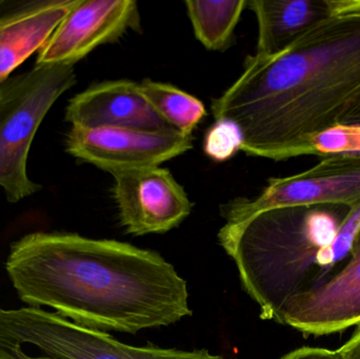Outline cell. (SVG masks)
Wrapping results in <instances>:
<instances>
[{
  "label": "cell",
  "instance_id": "obj_1",
  "mask_svg": "<svg viewBox=\"0 0 360 359\" xmlns=\"http://www.w3.org/2000/svg\"><path fill=\"white\" fill-rule=\"evenodd\" d=\"M6 270L21 301L86 328L135 333L192 315L186 280L153 251L74 233L27 234Z\"/></svg>",
  "mask_w": 360,
  "mask_h": 359
},
{
  "label": "cell",
  "instance_id": "obj_2",
  "mask_svg": "<svg viewBox=\"0 0 360 359\" xmlns=\"http://www.w3.org/2000/svg\"><path fill=\"white\" fill-rule=\"evenodd\" d=\"M360 92V12L330 19L274 56L247 57L243 73L214 99V118L238 124L241 152L266 159L314 155Z\"/></svg>",
  "mask_w": 360,
  "mask_h": 359
},
{
  "label": "cell",
  "instance_id": "obj_3",
  "mask_svg": "<svg viewBox=\"0 0 360 359\" xmlns=\"http://www.w3.org/2000/svg\"><path fill=\"white\" fill-rule=\"evenodd\" d=\"M359 227L360 206L287 207L226 223L218 240L259 306L260 318L276 322L292 299L344 267Z\"/></svg>",
  "mask_w": 360,
  "mask_h": 359
},
{
  "label": "cell",
  "instance_id": "obj_4",
  "mask_svg": "<svg viewBox=\"0 0 360 359\" xmlns=\"http://www.w3.org/2000/svg\"><path fill=\"white\" fill-rule=\"evenodd\" d=\"M0 359H224L207 350L139 348L40 308H0Z\"/></svg>",
  "mask_w": 360,
  "mask_h": 359
},
{
  "label": "cell",
  "instance_id": "obj_5",
  "mask_svg": "<svg viewBox=\"0 0 360 359\" xmlns=\"http://www.w3.org/2000/svg\"><path fill=\"white\" fill-rule=\"evenodd\" d=\"M75 82L74 65H44L0 84V188L8 202L41 189L27 175L30 148L44 116Z\"/></svg>",
  "mask_w": 360,
  "mask_h": 359
},
{
  "label": "cell",
  "instance_id": "obj_6",
  "mask_svg": "<svg viewBox=\"0 0 360 359\" xmlns=\"http://www.w3.org/2000/svg\"><path fill=\"white\" fill-rule=\"evenodd\" d=\"M360 206V155L321 157L312 168L292 176L271 178L255 198H236L221 207L226 223L287 207Z\"/></svg>",
  "mask_w": 360,
  "mask_h": 359
},
{
  "label": "cell",
  "instance_id": "obj_7",
  "mask_svg": "<svg viewBox=\"0 0 360 359\" xmlns=\"http://www.w3.org/2000/svg\"><path fill=\"white\" fill-rule=\"evenodd\" d=\"M194 137L175 130L72 126L65 149L73 157L110 174L160 167L193 148Z\"/></svg>",
  "mask_w": 360,
  "mask_h": 359
},
{
  "label": "cell",
  "instance_id": "obj_8",
  "mask_svg": "<svg viewBox=\"0 0 360 359\" xmlns=\"http://www.w3.org/2000/svg\"><path fill=\"white\" fill-rule=\"evenodd\" d=\"M141 27L133 0H78L38 52L36 65H75L103 44Z\"/></svg>",
  "mask_w": 360,
  "mask_h": 359
},
{
  "label": "cell",
  "instance_id": "obj_9",
  "mask_svg": "<svg viewBox=\"0 0 360 359\" xmlns=\"http://www.w3.org/2000/svg\"><path fill=\"white\" fill-rule=\"evenodd\" d=\"M112 176L120 223L128 233H166L191 214L188 194L167 169L153 167Z\"/></svg>",
  "mask_w": 360,
  "mask_h": 359
},
{
  "label": "cell",
  "instance_id": "obj_10",
  "mask_svg": "<svg viewBox=\"0 0 360 359\" xmlns=\"http://www.w3.org/2000/svg\"><path fill=\"white\" fill-rule=\"evenodd\" d=\"M277 322L304 337H323L360 326V227L344 267L319 288L292 299Z\"/></svg>",
  "mask_w": 360,
  "mask_h": 359
},
{
  "label": "cell",
  "instance_id": "obj_11",
  "mask_svg": "<svg viewBox=\"0 0 360 359\" xmlns=\"http://www.w3.org/2000/svg\"><path fill=\"white\" fill-rule=\"evenodd\" d=\"M65 120L78 128L174 130L154 111L137 82L107 80L93 84L70 100Z\"/></svg>",
  "mask_w": 360,
  "mask_h": 359
},
{
  "label": "cell",
  "instance_id": "obj_12",
  "mask_svg": "<svg viewBox=\"0 0 360 359\" xmlns=\"http://www.w3.org/2000/svg\"><path fill=\"white\" fill-rule=\"evenodd\" d=\"M248 6L257 19L255 55L269 57L330 19L360 12V0H252Z\"/></svg>",
  "mask_w": 360,
  "mask_h": 359
},
{
  "label": "cell",
  "instance_id": "obj_13",
  "mask_svg": "<svg viewBox=\"0 0 360 359\" xmlns=\"http://www.w3.org/2000/svg\"><path fill=\"white\" fill-rule=\"evenodd\" d=\"M78 0H0V84L39 52Z\"/></svg>",
  "mask_w": 360,
  "mask_h": 359
},
{
  "label": "cell",
  "instance_id": "obj_14",
  "mask_svg": "<svg viewBox=\"0 0 360 359\" xmlns=\"http://www.w3.org/2000/svg\"><path fill=\"white\" fill-rule=\"evenodd\" d=\"M184 4L198 41L207 50L224 52L233 44L235 29L248 1L188 0Z\"/></svg>",
  "mask_w": 360,
  "mask_h": 359
},
{
  "label": "cell",
  "instance_id": "obj_15",
  "mask_svg": "<svg viewBox=\"0 0 360 359\" xmlns=\"http://www.w3.org/2000/svg\"><path fill=\"white\" fill-rule=\"evenodd\" d=\"M139 86L156 114L181 134L192 135L207 116V110L200 99L172 84L143 79Z\"/></svg>",
  "mask_w": 360,
  "mask_h": 359
},
{
  "label": "cell",
  "instance_id": "obj_16",
  "mask_svg": "<svg viewBox=\"0 0 360 359\" xmlns=\"http://www.w3.org/2000/svg\"><path fill=\"white\" fill-rule=\"evenodd\" d=\"M314 155H360V92L334 126L315 139Z\"/></svg>",
  "mask_w": 360,
  "mask_h": 359
},
{
  "label": "cell",
  "instance_id": "obj_17",
  "mask_svg": "<svg viewBox=\"0 0 360 359\" xmlns=\"http://www.w3.org/2000/svg\"><path fill=\"white\" fill-rule=\"evenodd\" d=\"M243 135L232 120L217 119L205 133L203 151L214 162H224L241 151Z\"/></svg>",
  "mask_w": 360,
  "mask_h": 359
},
{
  "label": "cell",
  "instance_id": "obj_18",
  "mask_svg": "<svg viewBox=\"0 0 360 359\" xmlns=\"http://www.w3.org/2000/svg\"><path fill=\"white\" fill-rule=\"evenodd\" d=\"M281 359H344L338 350L304 347L294 350Z\"/></svg>",
  "mask_w": 360,
  "mask_h": 359
},
{
  "label": "cell",
  "instance_id": "obj_19",
  "mask_svg": "<svg viewBox=\"0 0 360 359\" xmlns=\"http://www.w3.org/2000/svg\"><path fill=\"white\" fill-rule=\"evenodd\" d=\"M338 351L344 359H360V326L353 337Z\"/></svg>",
  "mask_w": 360,
  "mask_h": 359
}]
</instances>
